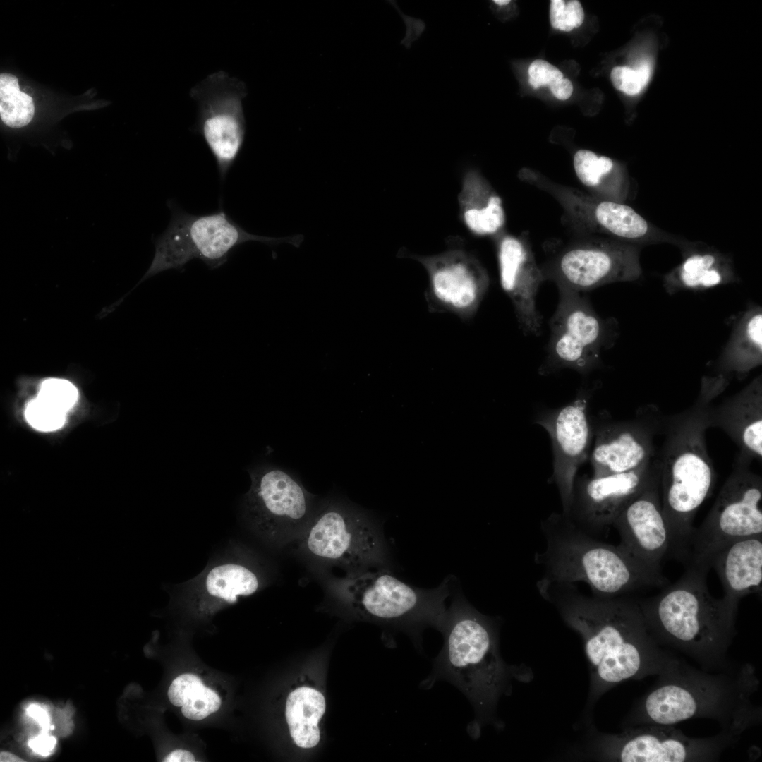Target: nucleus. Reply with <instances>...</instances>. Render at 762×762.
Wrapping results in <instances>:
<instances>
[{"instance_id": "1", "label": "nucleus", "mask_w": 762, "mask_h": 762, "mask_svg": "<svg viewBox=\"0 0 762 762\" xmlns=\"http://www.w3.org/2000/svg\"><path fill=\"white\" fill-rule=\"evenodd\" d=\"M537 587L581 636L590 663L593 698L625 681L658 676L679 661L651 635L636 598L588 596L574 583L538 582Z\"/></svg>"}, {"instance_id": "2", "label": "nucleus", "mask_w": 762, "mask_h": 762, "mask_svg": "<svg viewBox=\"0 0 762 762\" xmlns=\"http://www.w3.org/2000/svg\"><path fill=\"white\" fill-rule=\"evenodd\" d=\"M729 380L704 377L696 401L679 413L663 417L665 441L658 459L662 509L670 533L667 557L686 566L696 512L713 491L716 473L706 443L711 401Z\"/></svg>"}, {"instance_id": "3", "label": "nucleus", "mask_w": 762, "mask_h": 762, "mask_svg": "<svg viewBox=\"0 0 762 762\" xmlns=\"http://www.w3.org/2000/svg\"><path fill=\"white\" fill-rule=\"evenodd\" d=\"M658 677L629 715L631 727L709 719L716 721L721 731L740 737L761 723V707L751 701L760 682L751 663H740L731 672H708L679 659Z\"/></svg>"}, {"instance_id": "4", "label": "nucleus", "mask_w": 762, "mask_h": 762, "mask_svg": "<svg viewBox=\"0 0 762 762\" xmlns=\"http://www.w3.org/2000/svg\"><path fill=\"white\" fill-rule=\"evenodd\" d=\"M707 565L689 564L658 594L637 598L657 643L677 651L708 672H731L740 664L727 655L737 630L738 606L714 598L707 586Z\"/></svg>"}, {"instance_id": "5", "label": "nucleus", "mask_w": 762, "mask_h": 762, "mask_svg": "<svg viewBox=\"0 0 762 762\" xmlns=\"http://www.w3.org/2000/svg\"><path fill=\"white\" fill-rule=\"evenodd\" d=\"M540 528L545 548L535 555V562L543 570L538 582L582 581L593 594L603 597L669 584L663 572L651 569L619 544L604 543L581 531L562 512L550 514Z\"/></svg>"}, {"instance_id": "6", "label": "nucleus", "mask_w": 762, "mask_h": 762, "mask_svg": "<svg viewBox=\"0 0 762 762\" xmlns=\"http://www.w3.org/2000/svg\"><path fill=\"white\" fill-rule=\"evenodd\" d=\"M439 630L444 646L425 682H450L470 700L478 723L487 722L509 680L495 624L456 595Z\"/></svg>"}, {"instance_id": "7", "label": "nucleus", "mask_w": 762, "mask_h": 762, "mask_svg": "<svg viewBox=\"0 0 762 762\" xmlns=\"http://www.w3.org/2000/svg\"><path fill=\"white\" fill-rule=\"evenodd\" d=\"M167 205L171 218L166 231L155 241L152 262L140 280L165 270H181L193 259L202 260L210 269H215L227 260L230 252L236 246L248 242L258 241L270 246L282 243L299 247L303 236L274 238L258 236L246 231L221 207L209 214L194 215L183 211L173 201Z\"/></svg>"}, {"instance_id": "8", "label": "nucleus", "mask_w": 762, "mask_h": 762, "mask_svg": "<svg viewBox=\"0 0 762 762\" xmlns=\"http://www.w3.org/2000/svg\"><path fill=\"white\" fill-rule=\"evenodd\" d=\"M559 300L549 321L550 338L538 373L551 375L570 369L587 375L602 364L603 351L615 343L618 323L603 318L583 293L558 289Z\"/></svg>"}, {"instance_id": "9", "label": "nucleus", "mask_w": 762, "mask_h": 762, "mask_svg": "<svg viewBox=\"0 0 762 762\" xmlns=\"http://www.w3.org/2000/svg\"><path fill=\"white\" fill-rule=\"evenodd\" d=\"M750 465L735 458L732 472L710 512L694 531L686 566L710 567V557L722 547L762 535V478L751 470Z\"/></svg>"}, {"instance_id": "10", "label": "nucleus", "mask_w": 762, "mask_h": 762, "mask_svg": "<svg viewBox=\"0 0 762 762\" xmlns=\"http://www.w3.org/2000/svg\"><path fill=\"white\" fill-rule=\"evenodd\" d=\"M519 176L552 195L569 222L586 235H601L641 247L660 243L675 245L679 239L649 222L625 202L603 199L557 183L527 169L521 170Z\"/></svg>"}, {"instance_id": "11", "label": "nucleus", "mask_w": 762, "mask_h": 762, "mask_svg": "<svg viewBox=\"0 0 762 762\" xmlns=\"http://www.w3.org/2000/svg\"><path fill=\"white\" fill-rule=\"evenodd\" d=\"M641 249L640 246L591 235L553 252L540 267L545 282H552L557 289L583 293L639 279Z\"/></svg>"}, {"instance_id": "12", "label": "nucleus", "mask_w": 762, "mask_h": 762, "mask_svg": "<svg viewBox=\"0 0 762 762\" xmlns=\"http://www.w3.org/2000/svg\"><path fill=\"white\" fill-rule=\"evenodd\" d=\"M739 738L721 730L712 737H691L674 725H641L619 734H600L596 749L607 761L712 762Z\"/></svg>"}, {"instance_id": "13", "label": "nucleus", "mask_w": 762, "mask_h": 762, "mask_svg": "<svg viewBox=\"0 0 762 762\" xmlns=\"http://www.w3.org/2000/svg\"><path fill=\"white\" fill-rule=\"evenodd\" d=\"M366 614L397 621L416 638L425 627L440 629L449 595V579L433 589L411 586L385 572L361 573L348 587Z\"/></svg>"}, {"instance_id": "14", "label": "nucleus", "mask_w": 762, "mask_h": 762, "mask_svg": "<svg viewBox=\"0 0 762 762\" xmlns=\"http://www.w3.org/2000/svg\"><path fill=\"white\" fill-rule=\"evenodd\" d=\"M190 95L198 105L195 131L201 135L215 159L224 181L243 145L246 120L243 100L245 83L222 71L194 86Z\"/></svg>"}, {"instance_id": "15", "label": "nucleus", "mask_w": 762, "mask_h": 762, "mask_svg": "<svg viewBox=\"0 0 762 762\" xmlns=\"http://www.w3.org/2000/svg\"><path fill=\"white\" fill-rule=\"evenodd\" d=\"M304 543L314 557L352 569L385 562V546L377 526L365 514L339 502L321 507Z\"/></svg>"}, {"instance_id": "16", "label": "nucleus", "mask_w": 762, "mask_h": 762, "mask_svg": "<svg viewBox=\"0 0 762 762\" xmlns=\"http://www.w3.org/2000/svg\"><path fill=\"white\" fill-rule=\"evenodd\" d=\"M590 421L594 437L593 477L629 471L655 457L654 437L663 421L657 407L639 408L627 420L616 421L602 411Z\"/></svg>"}, {"instance_id": "17", "label": "nucleus", "mask_w": 762, "mask_h": 762, "mask_svg": "<svg viewBox=\"0 0 762 762\" xmlns=\"http://www.w3.org/2000/svg\"><path fill=\"white\" fill-rule=\"evenodd\" d=\"M411 258L428 274L425 295L430 311L451 313L463 321L475 316L490 284L488 272L478 258L460 248Z\"/></svg>"}, {"instance_id": "18", "label": "nucleus", "mask_w": 762, "mask_h": 762, "mask_svg": "<svg viewBox=\"0 0 762 762\" xmlns=\"http://www.w3.org/2000/svg\"><path fill=\"white\" fill-rule=\"evenodd\" d=\"M659 471V460L654 457L629 471L576 478L569 510L564 515L579 529L597 538L613 526L620 513Z\"/></svg>"}, {"instance_id": "19", "label": "nucleus", "mask_w": 762, "mask_h": 762, "mask_svg": "<svg viewBox=\"0 0 762 762\" xmlns=\"http://www.w3.org/2000/svg\"><path fill=\"white\" fill-rule=\"evenodd\" d=\"M594 390L595 387L583 385L572 401L560 408L543 410L534 419L551 439V479L558 489L564 514L569 510L576 472L588 458L593 437L588 411Z\"/></svg>"}, {"instance_id": "20", "label": "nucleus", "mask_w": 762, "mask_h": 762, "mask_svg": "<svg viewBox=\"0 0 762 762\" xmlns=\"http://www.w3.org/2000/svg\"><path fill=\"white\" fill-rule=\"evenodd\" d=\"M251 487L245 498L248 515L261 530L288 534L308 522L313 497L289 472L262 464L249 469Z\"/></svg>"}, {"instance_id": "21", "label": "nucleus", "mask_w": 762, "mask_h": 762, "mask_svg": "<svg viewBox=\"0 0 762 762\" xmlns=\"http://www.w3.org/2000/svg\"><path fill=\"white\" fill-rule=\"evenodd\" d=\"M494 240L500 285L512 303L519 327L525 335L538 337L543 316L536 297L545 279L531 244L525 236L504 231Z\"/></svg>"}, {"instance_id": "22", "label": "nucleus", "mask_w": 762, "mask_h": 762, "mask_svg": "<svg viewBox=\"0 0 762 762\" xmlns=\"http://www.w3.org/2000/svg\"><path fill=\"white\" fill-rule=\"evenodd\" d=\"M619 545L651 569L662 572L670 549V533L661 504L660 471L620 513L613 526Z\"/></svg>"}, {"instance_id": "23", "label": "nucleus", "mask_w": 762, "mask_h": 762, "mask_svg": "<svg viewBox=\"0 0 762 762\" xmlns=\"http://www.w3.org/2000/svg\"><path fill=\"white\" fill-rule=\"evenodd\" d=\"M709 428L723 430L738 447L736 459H762V377L753 379L737 394L708 411Z\"/></svg>"}, {"instance_id": "24", "label": "nucleus", "mask_w": 762, "mask_h": 762, "mask_svg": "<svg viewBox=\"0 0 762 762\" xmlns=\"http://www.w3.org/2000/svg\"><path fill=\"white\" fill-rule=\"evenodd\" d=\"M676 246L682 260L663 277L667 293L704 290L739 280L732 258L715 248L683 238Z\"/></svg>"}, {"instance_id": "25", "label": "nucleus", "mask_w": 762, "mask_h": 762, "mask_svg": "<svg viewBox=\"0 0 762 762\" xmlns=\"http://www.w3.org/2000/svg\"><path fill=\"white\" fill-rule=\"evenodd\" d=\"M709 566L718 574L724 595L737 605L753 593H761L762 535L732 542L711 555Z\"/></svg>"}, {"instance_id": "26", "label": "nucleus", "mask_w": 762, "mask_h": 762, "mask_svg": "<svg viewBox=\"0 0 762 762\" xmlns=\"http://www.w3.org/2000/svg\"><path fill=\"white\" fill-rule=\"evenodd\" d=\"M458 203L462 222L472 234L495 238L504 231L502 198L478 170L464 174Z\"/></svg>"}, {"instance_id": "27", "label": "nucleus", "mask_w": 762, "mask_h": 762, "mask_svg": "<svg viewBox=\"0 0 762 762\" xmlns=\"http://www.w3.org/2000/svg\"><path fill=\"white\" fill-rule=\"evenodd\" d=\"M762 363V309L751 306L735 322L731 336L718 361L725 377L743 378Z\"/></svg>"}, {"instance_id": "28", "label": "nucleus", "mask_w": 762, "mask_h": 762, "mask_svg": "<svg viewBox=\"0 0 762 762\" xmlns=\"http://www.w3.org/2000/svg\"><path fill=\"white\" fill-rule=\"evenodd\" d=\"M573 164L577 179L589 193L606 200L626 202L630 182L628 172L622 165L588 150H578Z\"/></svg>"}, {"instance_id": "29", "label": "nucleus", "mask_w": 762, "mask_h": 762, "mask_svg": "<svg viewBox=\"0 0 762 762\" xmlns=\"http://www.w3.org/2000/svg\"><path fill=\"white\" fill-rule=\"evenodd\" d=\"M325 711V697L313 688L301 687L289 694L286 718L291 737L298 746L308 749L318 744V722Z\"/></svg>"}, {"instance_id": "30", "label": "nucleus", "mask_w": 762, "mask_h": 762, "mask_svg": "<svg viewBox=\"0 0 762 762\" xmlns=\"http://www.w3.org/2000/svg\"><path fill=\"white\" fill-rule=\"evenodd\" d=\"M205 586L211 595L234 603L238 595L254 593L258 588V580L243 566L225 564L214 567L208 573Z\"/></svg>"}, {"instance_id": "31", "label": "nucleus", "mask_w": 762, "mask_h": 762, "mask_svg": "<svg viewBox=\"0 0 762 762\" xmlns=\"http://www.w3.org/2000/svg\"><path fill=\"white\" fill-rule=\"evenodd\" d=\"M35 109L31 97L20 91L18 79L13 75L0 76V115L3 123L11 128H22L32 119Z\"/></svg>"}, {"instance_id": "32", "label": "nucleus", "mask_w": 762, "mask_h": 762, "mask_svg": "<svg viewBox=\"0 0 762 762\" xmlns=\"http://www.w3.org/2000/svg\"><path fill=\"white\" fill-rule=\"evenodd\" d=\"M25 416L27 422L35 430L52 432L64 425L66 413L37 397L28 404Z\"/></svg>"}, {"instance_id": "33", "label": "nucleus", "mask_w": 762, "mask_h": 762, "mask_svg": "<svg viewBox=\"0 0 762 762\" xmlns=\"http://www.w3.org/2000/svg\"><path fill=\"white\" fill-rule=\"evenodd\" d=\"M37 397L67 413L77 402L78 392L69 381L50 378L42 382Z\"/></svg>"}, {"instance_id": "34", "label": "nucleus", "mask_w": 762, "mask_h": 762, "mask_svg": "<svg viewBox=\"0 0 762 762\" xmlns=\"http://www.w3.org/2000/svg\"><path fill=\"white\" fill-rule=\"evenodd\" d=\"M651 73L650 64L642 62L636 69L627 66L612 68L610 78L614 87L627 95L639 93L647 85Z\"/></svg>"}, {"instance_id": "35", "label": "nucleus", "mask_w": 762, "mask_h": 762, "mask_svg": "<svg viewBox=\"0 0 762 762\" xmlns=\"http://www.w3.org/2000/svg\"><path fill=\"white\" fill-rule=\"evenodd\" d=\"M583 19L584 12L579 1H550V20L555 29L571 31L581 26Z\"/></svg>"}, {"instance_id": "36", "label": "nucleus", "mask_w": 762, "mask_h": 762, "mask_svg": "<svg viewBox=\"0 0 762 762\" xmlns=\"http://www.w3.org/2000/svg\"><path fill=\"white\" fill-rule=\"evenodd\" d=\"M221 699L212 689L204 685L198 688L182 706L183 715L193 720H200L219 710Z\"/></svg>"}, {"instance_id": "37", "label": "nucleus", "mask_w": 762, "mask_h": 762, "mask_svg": "<svg viewBox=\"0 0 762 762\" xmlns=\"http://www.w3.org/2000/svg\"><path fill=\"white\" fill-rule=\"evenodd\" d=\"M201 679L192 674H183L173 680L168 690L170 702L176 706H183L191 695L201 686Z\"/></svg>"}, {"instance_id": "38", "label": "nucleus", "mask_w": 762, "mask_h": 762, "mask_svg": "<svg viewBox=\"0 0 762 762\" xmlns=\"http://www.w3.org/2000/svg\"><path fill=\"white\" fill-rule=\"evenodd\" d=\"M528 83L534 88L550 86L563 78L562 73L549 62L536 59L528 67Z\"/></svg>"}, {"instance_id": "39", "label": "nucleus", "mask_w": 762, "mask_h": 762, "mask_svg": "<svg viewBox=\"0 0 762 762\" xmlns=\"http://www.w3.org/2000/svg\"><path fill=\"white\" fill-rule=\"evenodd\" d=\"M56 744V738L50 735L49 732H40L39 734L30 739L28 742V746L33 752L45 757L54 752Z\"/></svg>"}, {"instance_id": "40", "label": "nucleus", "mask_w": 762, "mask_h": 762, "mask_svg": "<svg viewBox=\"0 0 762 762\" xmlns=\"http://www.w3.org/2000/svg\"><path fill=\"white\" fill-rule=\"evenodd\" d=\"M26 715L33 720L39 726L41 731L49 732L54 728L51 724V718L48 709L38 703H31L25 708Z\"/></svg>"}, {"instance_id": "41", "label": "nucleus", "mask_w": 762, "mask_h": 762, "mask_svg": "<svg viewBox=\"0 0 762 762\" xmlns=\"http://www.w3.org/2000/svg\"><path fill=\"white\" fill-rule=\"evenodd\" d=\"M553 95L560 100L567 99L572 94L573 85L567 78H562L550 86Z\"/></svg>"}, {"instance_id": "42", "label": "nucleus", "mask_w": 762, "mask_h": 762, "mask_svg": "<svg viewBox=\"0 0 762 762\" xmlns=\"http://www.w3.org/2000/svg\"><path fill=\"white\" fill-rule=\"evenodd\" d=\"M195 757L188 751L176 749L167 756L164 761L166 762H194Z\"/></svg>"}, {"instance_id": "43", "label": "nucleus", "mask_w": 762, "mask_h": 762, "mask_svg": "<svg viewBox=\"0 0 762 762\" xmlns=\"http://www.w3.org/2000/svg\"><path fill=\"white\" fill-rule=\"evenodd\" d=\"M0 761L1 762L24 761L23 760H21V758H20L19 757L9 752H1L0 754Z\"/></svg>"}]
</instances>
